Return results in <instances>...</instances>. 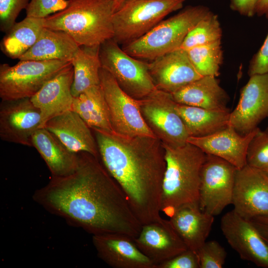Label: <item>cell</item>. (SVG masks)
I'll return each mask as SVG.
<instances>
[{
  "label": "cell",
  "mask_w": 268,
  "mask_h": 268,
  "mask_svg": "<svg viewBox=\"0 0 268 268\" xmlns=\"http://www.w3.org/2000/svg\"><path fill=\"white\" fill-rule=\"evenodd\" d=\"M75 171L52 177L35 191L33 200L49 212L92 235L118 233L135 239L142 224L121 187L99 158L78 153Z\"/></svg>",
  "instance_id": "obj_1"
},
{
  "label": "cell",
  "mask_w": 268,
  "mask_h": 268,
  "mask_svg": "<svg viewBox=\"0 0 268 268\" xmlns=\"http://www.w3.org/2000/svg\"><path fill=\"white\" fill-rule=\"evenodd\" d=\"M91 130L102 163L124 191L142 225L160 220L166 167L161 141L155 137H127Z\"/></svg>",
  "instance_id": "obj_2"
},
{
  "label": "cell",
  "mask_w": 268,
  "mask_h": 268,
  "mask_svg": "<svg viewBox=\"0 0 268 268\" xmlns=\"http://www.w3.org/2000/svg\"><path fill=\"white\" fill-rule=\"evenodd\" d=\"M163 146L166 167L162 183L161 212L170 218L184 205H199L201 173L205 153L188 142L179 147Z\"/></svg>",
  "instance_id": "obj_3"
},
{
  "label": "cell",
  "mask_w": 268,
  "mask_h": 268,
  "mask_svg": "<svg viewBox=\"0 0 268 268\" xmlns=\"http://www.w3.org/2000/svg\"><path fill=\"white\" fill-rule=\"evenodd\" d=\"M113 0H69L63 10L44 19V27L63 31L80 46H100L114 35Z\"/></svg>",
  "instance_id": "obj_4"
},
{
  "label": "cell",
  "mask_w": 268,
  "mask_h": 268,
  "mask_svg": "<svg viewBox=\"0 0 268 268\" xmlns=\"http://www.w3.org/2000/svg\"><path fill=\"white\" fill-rule=\"evenodd\" d=\"M211 11L202 5L187 6L122 49L135 58L153 60L179 49L188 33Z\"/></svg>",
  "instance_id": "obj_5"
},
{
  "label": "cell",
  "mask_w": 268,
  "mask_h": 268,
  "mask_svg": "<svg viewBox=\"0 0 268 268\" xmlns=\"http://www.w3.org/2000/svg\"><path fill=\"white\" fill-rule=\"evenodd\" d=\"M185 0H125L112 17L113 39L127 45L146 34Z\"/></svg>",
  "instance_id": "obj_6"
},
{
  "label": "cell",
  "mask_w": 268,
  "mask_h": 268,
  "mask_svg": "<svg viewBox=\"0 0 268 268\" xmlns=\"http://www.w3.org/2000/svg\"><path fill=\"white\" fill-rule=\"evenodd\" d=\"M71 62L19 60L11 66L0 65V98L2 100L31 98Z\"/></svg>",
  "instance_id": "obj_7"
},
{
  "label": "cell",
  "mask_w": 268,
  "mask_h": 268,
  "mask_svg": "<svg viewBox=\"0 0 268 268\" xmlns=\"http://www.w3.org/2000/svg\"><path fill=\"white\" fill-rule=\"evenodd\" d=\"M99 58L101 67L133 98L143 99L156 89L149 72L148 63L127 53L113 39L100 46Z\"/></svg>",
  "instance_id": "obj_8"
},
{
  "label": "cell",
  "mask_w": 268,
  "mask_h": 268,
  "mask_svg": "<svg viewBox=\"0 0 268 268\" xmlns=\"http://www.w3.org/2000/svg\"><path fill=\"white\" fill-rule=\"evenodd\" d=\"M171 94L155 89L139 100L141 115L151 132L163 145L179 147L189 137L185 124L176 110Z\"/></svg>",
  "instance_id": "obj_9"
},
{
  "label": "cell",
  "mask_w": 268,
  "mask_h": 268,
  "mask_svg": "<svg viewBox=\"0 0 268 268\" xmlns=\"http://www.w3.org/2000/svg\"><path fill=\"white\" fill-rule=\"evenodd\" d=\"M99 75L100 85L114 132L127 137H156L141 115L139 100L133 98L124 91L114 77L105 68L101 67Z\"/></svg>",
  "instance_id": "obj_10"
},
{
  "label": "cell",
  "mask_w": 268,
  "mask_h": 268,
  "mask_svg": "<svg viewBox=\"0 0 268 268\" xmlns=\"http://www.w3.org/2000/svg\"><path fill=\"white\" fill-rule=\"evenodd\" d=\"M237 168L218 156L205 154L201 173L199 207L213 216L232 204Z\"/></svg>",
  "instance_id": "obj_11"
},
{
  "label": "cell",
  "mask_w": 268,
  "mask_h": 268,
  "mask_svg": "<svg viewBox=\"0 0 268 268\" xmlns=\"http://www.w3.org/2000/svg\"><path fill=\"white\" fill-rule=\"evenodd\" d=\"M41 123L40 111L30 98L1 100L0 137L3 141L31 147L32 135Z\"/></svg>",
  "instance_id": "obj_12"
},
{
  "label": "cell",
  "mask_w": 268,
  "mask_h": 268,
  "mask_svg": "<svg viewBox=\"0 0 268 268\" xmlns=\"http://www.w3.org/2000/svg\"><path fill=\"white\" fill-rule=\"evenodd\" d=\"M268 116V72L250 76L241 91L237 105L230 112L229 125L246 135Z\"/></svg>",
  "instance_id": "obj_13"
},
{
  "label": "cell",
  "mask_w": 268,
  "mask_h": 268,
  "mask_svg": "<svg viewBox=\"0 0 268 268\" xmlns=\"http://www.w3.org/2000/svg\"><path fill=\"white\" fill-rule=\"evenodd\" d=\"M220 228L228 243L242 259L268 268V245L249 220L233 209L222 216Z\"/></svg>",
  "instance_id": "obj_14"
},
{
  "label": "cell",
  "mask_w": 268,
  "mask_h": 268,
  "mask_svg": "<svg viewBox=\"0 0 268 268\" xmlns=\"http://www.w3.org/2000/svg\"><path fill=\"white\" fill-rule=\"evenodd\" d=\"M232 204L233 210L248 220L268 215V177L247 164L238 169Z\"/></svg>",
  "instance_id": "obj_15"
},
{
  "label": "cell",
  "mask_w": 268,
  "mask_h": 268,
  "mask_svg": "<svg viewBox=\"0 0 268 268\" xmlns=\"http://www.w3.org/2000/svg\"><path fill=\"white\" fill-rule=\"evenodd\" d=\"M148 69L156 88L171 94L202 76L181 48L152 60Z\"/></svg>",
  "instance_id": "obj_16"
},
{
  "label": "cell",
  "mask_w": 268,
  "mask_h": 268,
  "mask_svg": "<svg viewBox=\"0 0 268 268\" xmlns=\"http://www.w3.org/2000/svg\"><path fill=\"white\" fill-rule=\"evenodd\" d=\"M138 249L156 266L188 248L169 220H160L142 225L134 239Z\"/></svg>",
  "instance_id": "obj_17"
},
{
  "label": "cell",
  "mask_w": 268,
  "mask_h": 268,
  "mask_svg": "<svg viewBox=\"0 0 268 268\" xmlns=\"http://www.w3.org/2000/svg\"><path fill=\"white\" fill-rule=\"evenodd\" d=\"M92 239L98 257L113 268H156L128 235L106 233L92 235Z\"/></svg>",
  "instance_id": "obj_18"
},
{
  "label": "cell",
  "mask_w": 268,
  "mask_h": 268,
  "mask_svg": "<svg viewBox=\"0 0 268 268\" xmlns=\"http://www.w3.org/2000/svg\"><path fill=\"white\" fill-rule=\"evenodd\" d=\"M259 130L257 127L248 134L242 135L229 125L207 136H190L187 142L198 147L205 154L220 157L240 169L247 164L249 144Z\"/></svg>",
  "instance_id": "obj_19"
},
{
  "label": "cell",
  "mask_w": 268,
  "mask_h": 268,
  "mask_svg": "<svg viewBox=\"0 0 268 268\" xmlns=\"http://www.w3.org/2000/svg\"><path fill=\"white\" fill-rule=\"evenodd\" d=\"M74 71L71 63L47 81L34 96L31 101L40 111L41 128L52 118L71 110L73 96L71 87Z\"/></svg>",
  "instance_id": "obj_20"
},
{
  "label": "cell",
  "mask_w": 268,
  "mask_h": 268,
  "mask_svg": "<svg viewBox=\"0 0 268 268\" xmlns=\"http://www.w3.org/2000/svg\"><path fill=\"white\" fill-rule=\"evenodd\" d=\"M70 151L85 152L99 158L97 142L91 129L74 111L69 110L50 120L44 127Z\"/></svg>",
  "instance_id": "obj_21"
},
{
  "label": "cell",
  "mask_w": 268,
  "mask_h": 268,
  "mask_svg": "<svg viewBox=\"0 0 268 268\" xmlns=\"http://www.w3.org/2000/svg\"><path fill=\"white\" fill-rule=\"evenodd\" d=\"M169 220L188 249L196 253L206 242L214 216L201 210L198 204L178 208Z\"/></svg>",
  "instance_id": "obj_22"
},
{
  "label": "cell",
  "mask_w": 268,
  "mask_h": 268,
  "mask_svg": "<svg viewBox=\"0 0 268 268\" xmlns=\"http://www.w3.org/2000/svg\"><path fill=\"white\" fill-rule=\"evenodd\" d=\"M32 144L46 163L52 177L73 173L78 164V154L70 151L53 133L45 128L33 134Z\"/></svg>",
  "instance_id": "obj_23"
},
{
  "label": "cell",
  "mask_w": 268,
  "mask_h": 268,
  "mask_svg": "<svg viewBox=\"0 0 268 268\" xmlns=\"http://www.w3.org/2000/svg\"><path fill=\"white\" fill-rule=\"evenodd\" d=\"M171 95L179 104L212 110H229L227 107L229 97L215 76H203Z\"/></svg>",
  "instance_id": "obj_24"
},
{
  "label": "cell",
  "mask_w": 268,
  "mask_h": 268,
  "mask_svg": "<svg viewBox=\"0 0 268 268\" xmlns=\"http://www.w3.org/2000/svg\"><path fill=\"white\" fill-rule=\"evenodd\" d=\"M80 47L66 32L44 27L34 45L19 60L71 62Z\"/></svg>",
  "instance_id": "obj_25"
},
{
  "label": "cell",
  "mask_w": 268,
  "mask_h": 268,
  "mask_svg": "<svg viewBox=\"0 0 268 268\" xmlns=\"http://www.w3.org/2000/svg\"><path fill=\"white\" fill-rule=\"evenodd\" d=\"M190 136L202 137L212 134L229 126L230 110L220 111L177 103Z\"/></svg>",
  "instance_id": "obj_26"
},
{
  "label": "cell",
  "mask_w": 268,
  "mask_h": 268,
  "mask_svg": "<svg viewBox=\"0 0 268 268\" xmlns=\"http://www.w3.org/2000/svg\"><path fill=\"white\" fill-rule=\"evenodd\" d=\"M72 110L78 114L91 129L114 133L100 85L92 86L73 97Z\"/></svg>",
  "instance_id": "obj_27"
},
{
  "label": "cell",
  "mask_w": 268,
  "mask_h": 268,
  "mask_svg": "<svg viewBox=\"0 0 268 268\" xmlns=\"http://www.w3.org/2000/svg\"><path fill=\"white\" fill-rule=\"evenodd\" d=\"M44 19L26 16L16 22L1 41L2 53L9 58L19 59L39 38L44 28Z\"/></svg>",
  "instance_id": "obj_28"
},
{
  "label": "cell",
  "mask_w": 268,
  "mask_h": 268,
  "mask_svg": "<svg viewBox=\"0 0 268 268\" xmlns=\"http://www.w3.org/2000/svg\"><path fill=\"white\" fill-rule=\"evenodd\" d=\"M99 47L80 46L71 61L73 68L71 93L76 97L87 89L100 85Z\"/></svg>",
  "instance_id": "obj_29"
},
{
  "label": "cell",
  "mask_w": 268,
  "mask_h": 268,
  "mask_svg": "<svg viewBox=\"0 0 268 268\" xmlns=\"http://www.w3.org/2000/svg\"><path fill=\"white\" fill-rule=\"evenodd\" d=\"M187 51L189 58L201 76L217 77L223 61L221 41L194 47Z\"/></svg>",
  "instance_id": "obj_30"
},
{
  "label": "cell",
  "mask_w": 268,
  "mask_h": 268,
  "mask_svg": "<svg viewBox=\"0 0 268 268\" xmlns=\"http://www.w3.org/2000/svg\"><path fill=\"white\" fill-rule=\"evenodd\" d=\"M222 30L218 16L211 11L188 33L180 48L188 51L194 47L221 40Z\"/></svg>",
  "instance_id": "obj_31"
},
{
  "label": "cell",
  "mask_w": 268,
  "mask_h": 268,
  "mask_svg": "<svg viewBox=\"0 0 268 268\" xmlns=\"http://www.w3.org/2000/svg\"><path fill=\"white\" fill-rule=\"evenodd\" d=\"M247 164L258 169L268 166V133L260 129L250 141L247 152Z\"/></svg>",
  "instance_id": "obj_32"
},
{
  "label": "cell",
  "mask_w": 268,
  "mask_h": 268,
  "mask_svg": "<svg viewBox=\"0 0 268 268\" xmlns=\"http://www.w3.org/2000/svg\"><path fill=\"white\" fill-rule=\"evenodd\" d=\"M200 268H221L225 262L227 253L216 241H206L197 252Z\"/></svg>",
  "instance_id": "obj_33"
},
{
  "label": "cell",
  "mask_w": 268,
  "mask_h": 268,
  "mask_svg": "<svg viewBox=\"0 0 268 268\" xmlns=\"http://www.w3.org/2000/svg\"><path fill=\"white\" fill-rule=\"evenodd\" d=\"M29 0H0V29L7 32L15 24L20 11L27 8Z\"/></svg>",
  "instance_id": "obj_34"
},
{
  "label": "cell",
  "mask_w": 268,
  "mask_h": 268,
  "mask_svg": "<svg viewBox=\"0 0 268 268\" xmlns=\"http://www.w3.org/2000/svg\"><path fill=\"white\" fill-rule=\"evenodd\" d=\"M69 0H31L26 8V16L44 19L65 9Z\"/></svg>",
  "instance_id": "obj_35"
},
{
  "label": "cell",
  "mask_w": 268,
  "mask_h": 268,
  "mask_svg": "<svg viewBox=\"0 0 268 268\" xmlns=\"http://www.w3.org/2000/svg\"><path fill=\"white\" fill-rule=\"evenodd\" d=\"M156 268H200L198 254L187 249L156 266Z\"/></svg>",
  "instance_id": "obj_36"
},
{
  "label": "cell",
  "mask_w": 268,
  "mask_h": 268,
  "mask_svg": "<svg viewBox=\"0 0 268 268\" xmlns=\"http://www.w3.org/2000/svg\"><path fill=\"white\" fill-rule=\"evenodd\" d=\"M268 72V34L259 51L251 60L248 73L249 76Z\"/></svg>",
  "instance_id": "obj_37"
},
{
  "label": "cell",
  "mask_w": 268,
  "mask_h": 268,
  "mask_svg": "<svg viewBox=\"0 0 268 268\" xmlns=\"http://www.w3.org/2000/svg\"><path fill=\"white\" fill-rule=\"evenodd\" d=\"M260 0H230L231 9L241 15L252 17Z\"/></svg>",
  "instance_id": "obj_38"
},
{
  "label": "cell",
  "mask_w": 268,
  "mask_h": 268,
  "mask_svg": "<svg viewBox=\"0 0 268 268\" xmlns=\"http://www.w3.org/2000/svg\"><path fill=\"white\" fill-rule=\"evenodd\" d=\"M249 220L268 245V215L256 216Z\"/></svg>",
  "instance_id": "obj_39"
},
{
  "label": "cell",
  "mask_w": 268,
  "mask_h": 268,
  "mask_svg": "<svg viewBox=\"0 0 268 268\" xmlns=\"http://www.w3.org/2000/svg\"><path fill=\"white\" fill-rule=\"evenodd\" d=\"M256 14L268 18V0H260L257 6Z\"/></svg>",
  "instance_id": "obj_40"
},
{
  "label": "cell",
  "mask_w": 268,
  "mask_h": 268,
  "mask_svg": "<svg viewBox=\"0 0 268 268\" xmlns=\"http://www.w3.org/2000/svg\"><path fill=\"white\" fill-rule=\"evenodd\" d=\"M113 0L115 2L116 7V10H117L118 8L121 5V4L123 3V2L125 0Z\"/></svg>",
  "instance_id": "obj_41"
},
{
  "label": "cell",
  "mask_w": 268,
  "mask_h": 268,
  "mask_svg": "<svg viewBox=\"0 0 268 268\" xmlns=\"http://www.w3.org/2000/svg\"><path fill=\"white\" fill-rule=\"evenodd\" d=\"M261 170L263 173L267 177H268V166H267V167L264 168L263 169H260Z\"/></svg>",
  "instance_id": "obj_42"
},
{
  "label": "cell",
  "mask_w": 268,
  "mask_h": 268,
  "mask_svg": "<svg viewBox=\"0 0 268 268\" xmlns=\"http://www.w3.org/2000/svg\"><path fill=\"white\" fill-rule=\"evenodd\" d=\"M267 133H268V127H267V128L266 129V130H265Z\"/></svg>",
  "instance_id": "obj_43"
},
{
  "label": "cell",
  "mask_w": 268,
  "mask_h": 268,
  "mask_svg": "<svg viewBox=\"0 0 268 268\" xmlns=\"http://www.w3.org/2000/svg\"></svg>",
  "instance_id": "obj_44"
}]
</instances>
